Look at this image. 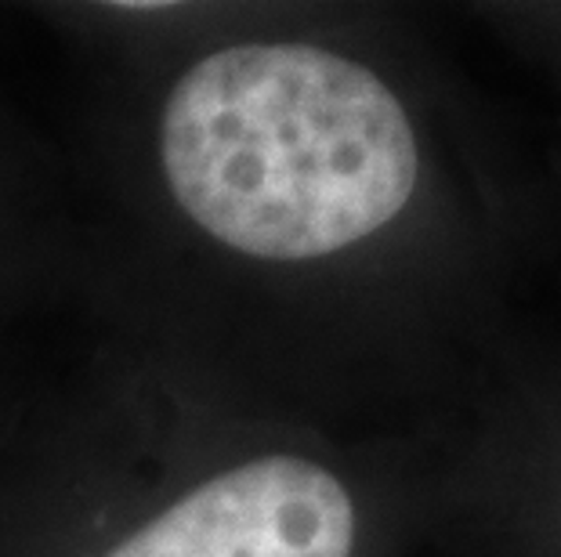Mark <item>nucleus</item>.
<instances>
[{
  "label": "nucleus",
  "instance_id": "nucleus-1",
  "mask_svg": "<svg viewBox=\"0 0 561 557\" xmlns=\"http://www.w3.org/2000/svg\"><path fill=\"white\" fill-rule=\"evenodd\" d=\"M178 207L232 251L308 260L366 240L410 204L416 138L366 66L312 44L203 58L163 105Z\"/></svg>",
  "mask_w": 561,
  "mask_h": 557
},
{
  "label": "nucleus",
  "instance_id": "nucleus-2",
  "mask_svg": "<svg viewBox=\"0 0 561 557\" xmlns=\"http://www.w3.org/2000/svg\"><path fill=\"white\" fill-rule=\"evenodd\" d=\"M352 543L344 485L308 460L265 456L199 485L110 557H352Z\"/></svg>",
  "mask_w": 561,
  "mask_h": 557
}]
</instances>
